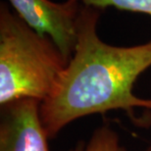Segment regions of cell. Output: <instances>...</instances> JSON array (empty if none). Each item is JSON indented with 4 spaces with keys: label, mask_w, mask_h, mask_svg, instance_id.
I'll list each match as a JSON object with an SVG mask.
<instances>
[{
    "label": "cell",
    "mask_w": 151,
    "mask_h": 151,
    "mask_svg": "<svg viewBox=\"0 0 151 151\" xmlns=\"http://www.w3.org/2000/svg\"><path fill=\"white\" fill-rule=\"evenodd\" d=\"M100 15V9L81 4L74 52L40 103L49 138L89 115L123 110L134 116L137 108L151 112V98L138 97L132 91L139 76L151 67V39L132 46L106 43L97 32Z\"/></svg>",
    "instance_id": "obj_1"
},
{
    "label": "cell",
    "mask_w": 151,
    "mask_h": 151,
    "mask_svg": "<svg viewBox=\"0 0 151 151\" xmlns=\"http://www.w3.org/2000/svg\"><path fill=\"white\" fill-rule=\"evenodd\" d=\"M69 60L47 35L0 4V106L20 99L44 101Z\"/></svg>",
    "instance_id": "obj_2"
},
{
    "label": "cell",
    "mask_w": 151,
    "mask_h": 151,
    "mask_svg": "<svg viewBox=\"0 0 151 151\" xmlns=\"http://www.w3.org/2000/svg\"><path fill=\"white\" fill-rule=\"evenodd\" d=\"M14 12L32 29L47 35L70 60L77 42L81 4L78 0H8Z\"/></svg>",
    "instance_id": "obj_3"
},
{
    "label": "cell",
    "mask_w": 151,
    "mask_h": 151,
    "mask_svg": "<svg viewBox=\"0 0 151 151\" xmlns=\"http://www.w3.org/2000/svg\"><path fill=\"white\" fill-rule=\"evenodd\" d=\"M40 103L20 99L1 106L0 151H50Z\"/></svg>",
    "instance_id": "obj_4"
},
{
    "label": "cell",
    "mask_w": 151,
    "mask_h": 151,
    "mask_svg": "<svg viewBox=\"0 0 151 151\" xmlns=\"http://www.w3.org/2000/svg\"><path fill=\"white\" fill-rule=\"evenodd\" d=\"M69 151H129L121 142L117 132L104 125L95 129L90 137Z\"/></svg>",
    "instance_id": "obj_5"
},
{
    "label": "cell",
    "mask_w": 151,
    "mask_h": 151,
    "mask_svg": "<svg viewBox=\"0 0 151 151\" xmlns=\"http://www.w3.org/2000/svg\"><path fill=\"white\" fill-rule=\"evenodd\" d=\"M81 4L103 10L113 7L119 10L142 13L151 16V0H78Z\"/></svg>",
    "instance_id": "obj_6"
},
{
    "label": "cell",
    "mask_w": 151,
    "mask_h": 151,
    "mask_svg": "<svg viewBox=\"0 0 151 151\" xmlns=\"http://www.w3.org/2000/svg\"><path fill=\"white\" fill-rule=\"evenodd\" d=\"M144 151H151V143L149 144L148 146L146 147V148H145V150H144Z\"/></svg>",
    "instance_id": "obj_7"
}]
</instances>
